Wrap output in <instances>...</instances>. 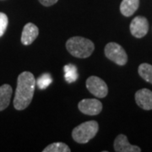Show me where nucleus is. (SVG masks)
<instances>
[{
    "label": "nucleus",
    "instance_id": "20e7f679",
    "mask_svg": "<svg viewBox=\"0 0 152 152\" xmlns=\"http://www.w3.org/2000/svg\"><path fill=\"white\" fill-rule=\"evenodd\" d=\"M105 56L118 65L124 66L128 62V55L124 48L117 42H109L104 49Z\"/></svg>",
    "mask_w": 152,
    "mask_h": 152
},
{
    "label": "nucleus",
    "instance_id": "ddd939ff",
    "mask_svg": "<svg viewBox=\"0 0 152 152\" xmlns=\"http://www.w3.org/2000/svg\"><path fill=\"white\" fill-rule=\"evenodd\" d=\"M139 75L143 80L152 84V65L149 64H141L138 69Z\"/></svg>",
    "mask_w": 152,
    "mask_h": 152
},
{
    "label": "nucleus",
    "instance_id": "4468645a",
    "mask_svg": "<svg viewBox=\"0 0 152 152\" xmlns=\"http://www.w3.org/2000/svg\"><path fill=\"white\" fill-rule=\"evenodd\" d=\"M43 152H70L69 147L63 142H55L43 149Z\"/></svg>",
    "mask_w": 152,
    "mask_h": 152
},
{
    "label": "nucleus",
    "instance_id": "423d86ee",
    "mask_svg": "<svg viewBox=\"0 0 152 152\" xmlns=\"http://www.w3.org/2000/svg\"><path fill=\"white\" fill-rule=\"evenodd\" d=\"M102 103L97 99H83L78 104V108L82 113L96 116L102 111Z\"/></svg>",
    "mask_w": 152,
    "mask_h": 152
},
{
    "label": "nucleus",
    "instance_id": "f3484780",
    "mask_svg": "<svg viewBox=\"0 0 152 152\" xmlns=\"http://www.w3.org/2000/svg\"><path fill=\"white\" fill-rule=\"evenodd\" d=\"M9 24V19L4 13L0 12V37L4 34Z\"/></svg>",
    "mask_w": 152,
    "mask_h": 152
},
{
    "label": "nucleus",
    "instance_id": "39448f33",
    "mask_svg": "<svg viewBox=\"0 0 152 152\" xmlns=\"http://www.w3.org/2000/svg\"><path fill=\"white\" fill-rule=\"evenodd\" d=\"M86 88L93 96L98 98L106 97L108 93L107 85L97 76H91L87 79Z\"/></svg>",
    "mask_w": 152,
    "mask_h": 152
},
{
    "label": "nucleus",
    "instance_id": "6e6552de",
    "mask_svg": "<svg viewBox=\"0 0 152 152\" xmlns=\"http://www.w3.org/2000/svg\"><path fill=\"white\" fill-rule=\"evenodd\" d=\"M114 151L116 152H140L141 149L139 146L133 145L128 140L127 136L119 134L114 140Z\"/></svg>",
    "mask_w": 152,
    "mask_h": 152
},
{
    "label": "nucleus",
    "instance_id": "a211bd4d",
    "mask_svg": "<svg viewBox=\"0 0 152 152\" xmlns=\"http://www.w3.org/2000/svg\"><path fill=\"white\" fill-rule=\"evenodd\" d=\"M58 0H39L41 4H42L45 7H50V6L55 4Z\"/></svg>",
    "mask_w": 152,
    "mask_h": 152
},
{
    "label": "nucleus",
    "instance_id": "f03ea898",
    "mask_svg": "<svg viewBox=\"0 0 152 152\" xmlns=\"http://www.w3.org/2000/svg\"><path fill=\"white\" fill-rule=\"evenodd\" d=\"M66 48L72 56L78 58H86L92 54L95 45L89 39L81 37H73L66 42Z\"/></svg>",
    "mask_w": 152,
    "mask_h": 152
},
{
    "label": "nucleus",
    "instance_id": "9d476101",
    "mask_svg": "<svg viewBox=\"0 0 152 152\" xmlns=\"http://www.w3.org/2000/svg\"><path fill=\"white\" fill-rule=\"evenodd\" d=\"M39 35V29L33 23H27L22 31L21 43L25 46H29L34 42Z\"/></svg>",
    "mask_w": 152,
    "mask_h": 152
},
{
    "label": "nucleus",
    "instance_id": "9b49d317",
    "mask_svg": "<svg viewBox=\"0 0 152 152\" xmlns=\"http://www.w3.org/2000/svg\"><path fill=\"white\" fill-rule=\"evenodd\" d=\"M140 0H123L120 4V12L126 17L132 16L139 9Z\"/></svg>",
    "mask_w": 152,
    "mask_h": 152
},
{
    "label": "nucleus",
    "instance_id": "f8f14e48",
    "mask_svg": "<svg viewBox=\"0 0 152 152\" xmlns=\"http://www.w3.org/2000/svg\"><path fill=\"white\" fill-rule=\"evenodd\" d=\"M13 90L12 87L5 84L0 86V112L5 110L10 103Z\"/></svg>",
    "mask_w": 152,
    "mask_h": 152
},
{
    "label": "nucleus",
    "instance_id": "f257e3e1",
    "mask_svg": "<svg viewBox=\"0 0 152 152\" xmlns=\"http://www.w3.org/2000/svg\"><path fill=\"white\" fill-rule=\"evenodd\" d=\"M37 81L32 73L22 72L17 79L16 91L14 99V107L16 110L22 111L27 108L33 99Z\"/></svg>",
    "mask_w": 152,
    "mask_h": 152
},
{
    "label": "nucleus",
    "instance_id": "dca6fc26",
    "mask_svg": "<svg viewBox=\"0 0 152 152\" xmlns=\"http://www.w3.org/2000/svg\"><path fill=\"white\" fill-rule=\"evenodd\" d=\"M52 82V78L48 74H45L41 76L37 80V85L40 89H46Z\"/></svg>",
    "mask_w": 152,
    "mask_h": 152
},
{
    "label": "nucleus",
    "instance_id": "7ed1b4c3",
    "mask_svg": "<svg viewBox=\"0 0 152 152\" xmlns=\"http://www.w3.org/2000/svg\"><path fill=\"white\" fill-rule=\"evenodd\" d=\"M98 130L99 125L96 121H87L78 125L73 129L72 138L79 144H86L96 135Z\"/></svg>",
    "mask_w": 152,
    "mask_h": 152
},
{
    "label": "nucleus",
    "instance_id": "0eeeda50",
    "mask_svg": "<svg viewBox=\"0 0 152 152\" xmlns=\"http://www.w3.org/2000/svg\"><path fill=\"white\" fill-rule=\"evenodd\" d=\"M130 32L136 38L144 37L149 31V22L144 16H136L130 23Z\"/></svg>",
    "mask_w": 152,
    "mask_h": 152
},
{
    "label": "nucleus",
    "instance_id": "2eb2a0df",
    "mask_svg": "<svg viewBox=\"0 0 152 152\" xmlns=\"http://www.w3.org/2000/svg\"><path fill=\"white\" fill-rule=\"evenodd\" d=\"M64 70L66 72V80L68 82H74L78 78L77 75V70L75 67L72 64H69L64 67Z\"/></svg>",
    "mask_w": 152,
    "mask_h": 152
},
{
    "label": "nucleus",
    "instance_id": "1a4fd4ad",
    "mask_svg": "<svg viewBox=\"0 0 152 152\" xmlns=\"http://www.w3.org/2000/svg\"><path fill=\"white\" fill-rule=\"evenodd\" d=\"M137 105L144 110H152V91L149 89H141L135 93Z\"/></svg>",
    "mask_w": 152,
    "mask_h": 152
}]
</instances>
